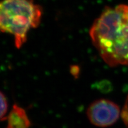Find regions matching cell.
<instances>
[{
	"instance_id": "5b68a950",
	"label": "cell",
	"mask_w": 128,
	"mask_h": 128,
	"mask_svg": "<svg viewBox=\"0 0 128 128\" xmlns=\"http://www.w3.org/2000/svg\"><path fill=\"white\" fill-rule=\"evenodd\" d=\"M8 111V102L6 96L1 92V120H6L7 119V113Z\"/></svg>"
},
{
	"instance_id": "6da1fadb",
	"label": "cell",
	"mask_w": 128,
	"mask_h": 128,
	"mask_svg": "<svg viewBox=\"0 0 128 128\" xmlns=\"http://www.w3.org/2000/svg\"><path fill=\"white\" fill-rule=\"evenodd\" d=\"M91 39L110 66L128 65V5L106 7L94 21Z\"/></svg>"
},
{
	"instance_id": "277c9868",
	"label": "cell",
	"mask_w": 128,
	"mask_h": 128,
	"mask_svg": "<svg viewBox=\"0 0 128 128\" xmlns=\"http://www.w3.org/2000/svg\"><path fill=\"white\" fill-rule=\"evenodd\" d=\"M7 120L6 128H29L31 125L25 110L16 104L12 106Z\"/></svg>"
},
{
	"instance_id": "3957f363",
	"label": "cell",
	"mask_w": 128,
	"mask_h": 128,
	"mask_svg": "<svg viewBox=\"0 0 128 128\" xmlns=\"http://www.w3.org/2000/svg\"><path fill=\"white\" fill-rule=\"evenodd\" d=\"M120 114L119 106L107 99L94 101L89 106L87 111L90 122L100 128L113 125L119 119Z\"/></svg>"
},
{
	"instance_id": "7a4b0ae2",
	"label": "cell",
	"mask_w": 128,
	"mask_h": 128,
	"mask_svg": "<svg viewBox=\"0 0 128 128\" xmlns=\"http://www.w3.org/2000/svg\"><path fill=\"white\" fill-rule=\"evenodd\" d=\"M42 9L33 0H3L0 4L1 32L14 37L16 48L26 42L28 32L39 26Z\"/></svg>"
}]
</instances>
